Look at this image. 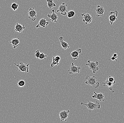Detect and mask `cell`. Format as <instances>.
<instances>
[{
    "label": "cell",
    "mask_w": 124,
    "mask_h": 123,
    "mask_svg": "<svg viewBox=\"0 0 124 123\" xmlns=\"http://www.w3.org/2000/svg\"><path fill=\"white\" fill-rule=\"evenodd\" d=\"M19 68V71L22 72H29V64H24L22 62L19 63V65L16 64L15 63H14Z\"/></svg>",
    "instance_id": "cell-5"
},
{
    "label": "cell",
    "mask_w": 124,
    "mask_h": 123,
    "mask_svg": "<svg viewBox=\"0 0 124 123\" xmlns=\"http://www.w3.org/2000/svg\"><path fill=\"white\" fill-rule=\"evenodd\" d=\"M37 13L34 8H30L29 10L28 18L32 21H36L37 18Z\"/></svg>",
    "instance_id": "cell-8"
},
{
    "label": "cell",
    "mask_w": 124,
    "mask_h": 123,
    "mask_svg": "<svg viewBox=\"0 0 124 123\" xmlns=\"http://www.w3.org/2000/svg\"><path fill=\"white\" fill-rule=\"evenodd\" d=\"M47 55L45 54L44 53H41L40 54V56H39V58L40 59H46V57H47Z\"/></svg>",
    "instance_id": "cell-26"
},
{
    "label": "cell",
    "mask_w": 124,
    "mask_h": 123,
    "mask_svg": "<svg viewBox=\"0 0 124 123\" xmlns=\"http://www.w3.org/2000/svg\"><path fill=\"white\" fill-rule=\"evenodd\" d=\"M57 12L60 13V14L63 16H65L67 14V5L65 3H62L61 5L59 6L58 10L56 11Z\"/></svg>",
    "instance_id": "cell-6"
},
{
    "label": "cell",
    "mask_w": 124,
    "mask_h": 123,
    "mask_svg": "<svg viewBox=\"0 0 124 123\" xmlns=\"http://www.w3.org/2000/svg\"><path fill=\"white\" fill-rule=\"evenodd\" d=\"M25 28V26L24 24L22 25L19 23H17L16 24L15 30L16 32L21 33L23 32V30Z\"/></svg>",
    "instance_id": "cell-16"
},
{
    "label": "cell",
    "mask_w": 124,
    "mask_h": 123,
    "mask_svg": "<svg viewBox=\"0 0 124 123\" xmlns=\"http://www.w3.org/2000/svg\"><path fill=\"white\" fill-rule=\"evenodd\" d=\"M113 57H116L117 59H118V56L117 54L116 53H115L114 54V55H113Z\"/></svg>",
    "instance_id": "cell-29"
},
{
    "label": "cell",
    "mask_w": 124,
    "mask_h": 123,
    "mask_svg": "<svg viewBox=\"0 0 124 123\" xmlns=\"http://www.w3.org/2000/svg\"><path fill=\"white\" fill-rule=\"evenodd\" d=\"M95 11L97 17L103 16L105 11L104 8L103 6L100 5H98Z\"/></svg>",
    "instance_id": "cell-12"
},
{
    "label": "cell",
    "mask_w": 124,
    "mask_h": 123,
    "mask_svg": "<svg viewBox=\"0 0 124 123\" xmlns=\"http://www.w3.org/2000/svg\"><path fill=\"white\" fill-rule=\"evenodd\" d=\"M70 113V110L67 111H61L59 113V117L61 119V121H67V118L69 116V113Z\"/></svg>",
    "instance_id": "cell-11"
},
{
    "label": "cell",
    "mask_w": 124,
    "mask_h": 123,
    "mask_svg": "<svg viewBox=\"0 0 124 123\" xmlns=\"http://www.w3.org/2000/svg\"><path fill=\"white\" fill-rule=\"evenodd\" d=\"M81 70V68L74 65L73 62L69 67L68 71L70 74L72 75L77 73H79Z\"/></svg>",
    "instance_id": "cell-4"
},
{
    "label": "cell",
    "mask_w": 124,
    "mask_h": 123,
    "mask_svg": "<svg viewBox=\"0 0 124 123\" xmlns=\"http://www.w3.org/2000/svg\"><path fill=\"white\" fill-rule=\"evenodd\" d=\"M48 18L50 21L54 23H57V20L58 18V15L55 12L54 9H53L51 11L50 14H48L47 15Z\"/></svg>",
    "instance_id": "cell-10"
},
{
    "label": "cell",
    "mask_w": 124,
    "mask_h": 123,
    "mask_svg": "<svg viewBox=\"0 0 124 123\" xmlns=\"http://www.w3.org/2000/svg\"><path fill=\"white\" fill-rule=\"evenodd\" d=\"M104 87H107L109 88V89L110 91H112V89H113V85H114L113 83L110 82L108 81V80H106L104 82H103L102 83Z\"/></svg>",
    "instance_id": "cell-19"
},
{
    "label": "cell",
    "mask_w": 124,
    "mask_h": 123,
    "mask_svg": "<svg viewBox=\"0 0 124 123\" xmlns=\"http://www.w3.org/2000/svg\"><path fill=\"white\" fill-rule=\"evenodd\" d=\"M81 15L83 17V22H85L86 25L90 24L92 22L93 17L89 13H83L81 14Z\"/></svg>",
    "instance_id": "cell-9"
},
{
    "label": "cell",
    "mask_w": 124,
    "mask_h": 123,
    "mask_svg": "<svg viewBox=\"0 0 124 123\" xmlns=\"http://www.w3.org/2000/svg\"><path fill=\"white\" fill-rule=\"evenodd\" d=\"M59 39L60 43H61V46L62 47L63 49L66 50L67 48H70V46L69 45V44L64 41V38L63 37H59Z\"/></svg>",
    "instance_id": "cell-17"
},
{
    "label": "cell",
    "mask_w": 124,
    "mask_h": 123,
    "mask_svg": "<svg viewBox=\"0 0 124 123\" xmlns=\"http://www.w3.org/2000/svg\"><path fill=\"white\" fill-rule=\"evenodd\" d=\"M18 7H19V5L16 3H12L11 4V8L14 11L18 9Z\"/></svg>",
    "instance_id": "cell-23"
},
{
    "label": "cell",
    "mask_w": 124,
    "mask_h": 123,
    "mask_svg": "<svg viewBox=\"0 0 124 123\" xmlns=\"http://www.w3.org/2000/svg\"><path fill=\"white\" fill-rule=\"evenodd\" d=\"M118 14V12L117 10L114 11H111L109 12L108 19L111 25H113V23L117 20Z\"/></svg>",
    "instance_id": "cell-7"
},
{
    "label": "cell",
    "mask_w": 124,
    "mask_h": 123,
    "mask_svg": "<svg viewBox=\"0 0 124 123\" xmlns=\"http://www.w3.org/2000/svg\"><path fill=\"white\" fill-rule=\"evenodd\" d=\"M58 0V1H59V0Z\"/></svg>",
    "instance_id": "cell-30"
},
{
    "label": "cell",
    "mask_w": 124,
    "mask_h": 123,
    "mask_svg": "<svg viewBox=\"0 0 124 123\" xmlns=\"http://www.w3.org/2000/svg\"><path fill=\"white\" fill-rule=\"evenodd\" d=\"M82 53V50L81 49H78L77 50H74L71 52L70 55L74 60H76L79 57V55Z\"/></svg>",
    "instance_id": "cell-15"
},
{
    "label": "cell",
    "mask_w": 124,
    "mask_h": 123,
    "mask_svg": "<svg viewBox=\"0 0 124 123\" xmlns=\"http://www.w3.org/2000/svg\"><path fill=\"white\" fill-rule=\"evenodd\" d=\"M10 43L14 49H16L19 46H21V45L19 44L20 41L19 38L13 39L11 40Z\"/></svg>",
    "instance_id": "cell-18"
},
{
    "label": "cell",
    "mask_w": 124,
    "mask_h": 123,
    "mask_svg": "<svg viewBox=\"0 0 124 123\" xmlns=\"http://www.w3.org/2000/svg\"><path fill=\"white\" fill-rule=\"evenodd\" d=\"M75 14H75V11H68V13H67V17L69 19L72 18L73 17L75 16Z\"/></svg>",
    "instance_id": "cell-21"
},
{
    "label": "cell",
    "mask_w": 124,
    "mask_h": 123,
    "mask_svg": "<svg viewBox=\"0 0 124 123\" xmlns=\"http://www.w3.org/2000/svg\"><path fill=\"white\" fill-rule=\"evenodd\" d=\"M93 98L96 99L100 101H104V95L103 93H97L96 92H94V95L92 96Z\"/></svg>",
    "instance_id": "cell-14"
},
{
    "label": "cell",
    "mask_w": 124,
    "mask_h": 123,
    "mask_svg": "<svg viewBox=\"0 0 124 123\" xmlns=\"http://www.w3.org/2000/svg\"><path fill=\"white\" fill-rule=\"evenodd\" d=\"M107 79L108 80V81L110 82H112V83H113L114 84L116 83V82H115V80L114 78V77H112V76H108Z\"/></svg>",
    "instance_id": "cell-25"
},
{
    "label": "cell",
    "mask_w": 124,
    "mask_h": 123,
    "mask_svg": "<svg viewBox=\"0 0 124 123\" xmlns=\"http://www.w3.org/2000/svg\"><path fill=\"white\" fill-rule=\"evenodd\" d=\"M49 21H48L45 18H42L39 20L38 24L36 26V28H38L40 27H42L43 28H45L49 24Z\"/></svg>",
    "instance_id": "cell-13"
},
{
    "label": "cell",
    "mask_w": 124,
    "mask_h": 123,
    "mask_svg": "<svg viewBox=\"0 0 124 123\" xmlns=\"http://www.w3.org/2000/svg\"><path fill=\"white\" fill-rule=\"evenodd\" d=\"M35 53V57L37 59H38L39 57V56H40V53H41L40 51H39V50H38L36 51Z\"/></svg>",
    "instance_id": "cell-27"
},
{
    "label": "cell",
    "mask_w": 124,
    "mask_h": 123,
    "mask_svg": "<svg viewBox=\"0 0 124 123\" xmlns=\"http://www.w3.org/2000/svg\"><path fill=\"white\" fill-rule=\"evenodd\" d=\"M80 104L81 105H85L86 106L89 110V112H91L92 110H95L97 109H100L101 108L100 104L97 101H96L95 103L89 101L87 104L81 102Z\"/></svg>",
    "instance_id": "cell-2"
},
{
    "label": "cell",
    "mask_w": 124,
    "mask_h": 123,
    "mask_svg": "<svg viewBox=\"0 0 124 123\" xmlns=\"http://www.w3.org/2000/svg\"><path fill=\"white\" fill-rule=\"evenodd\" d=\"M117 58L114 57H112L110 58V59H111L112 61H117Z\"/></svg>",
    "instance_id": "cell-28"
},
{
    "label": "cell",
    "mask_w": 124,
    "mask_h": 123,
    "mask_svg": "<svg viewBox=\"0 0 124 123\" xmlns=\"http://www.w3.org/2000/svg\"><path fill=\"white\" fill-rule=\"evenodd\" d=\"M46 1L47 2V6L50 9L56 6V5L54 3L53 0H46Z\"/></svg>",
    "instance_id": "cell-20"
},
{
    "label": "cell",
    "mask_w": 124,
    "mask_h": 123,
    "mask_svg": "<svg viewBox=\"0 0 124 123\" xmlns=\"http://www.w3.org/2000/svg\"><path fill=\"white\" fill-rule=\"evenodd\" d=\"M99 65V62L97 61L96 62L91 61L90 60H89L87 61V63L86 64V65L88 66L90 70L93 71V73L95 74L97 71L99 70V67L98 66Z\"/></svg>",
    "instance_id": "cell-3"
},
{
    "label": "cell",
    "mask_w": 124,
    "mask_h": 123,
    "mask_svg": "<svg viewBox=\"0 0 124 123\" xmlns=\"http://www.w3.org/2000/svg\"><path fill=\"white\" fill-rule=\"evenodd\" d=\"M18 85L20 87H23L25 85V81L24 80H21L18 82Z\"/></svg>",
    "instance_id": "cell-22"
},
{
    "label": "cell",
    "mask_w": 124,
    "mask_h": 123,
    "mask_svg": "<svg viewBox=\"0 0 124 123\" xmlns=\"http://www.w3.org/2000/svg\"><path fill=\"white\" fill-rule=\"evenodd\" d=\"M85 78L87 80L85 82V84L86 85L92 86L95 88H97L100 86V83L98 82L97 78L96 76L91 77L87 75Z\"/></svg>",
    "instance_id": "cell-1"
},
{
    "label": "cell",
    "mask_w": 124,
    "mask_h": 123,
    "mask_svg": "<svg viewBox=\"0 0 124 123\" xmlns=\"http://www.w3.org/2000/svg\"><path fill=\"white\" fill-rule=\"evenodd\" d=\"M61 60V57L59 56H56L53 57V60L55 61L58 64H59V62Z\"/></svg>",
    "instance_id": "cell-24"
}]
</instances>
